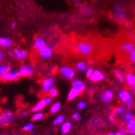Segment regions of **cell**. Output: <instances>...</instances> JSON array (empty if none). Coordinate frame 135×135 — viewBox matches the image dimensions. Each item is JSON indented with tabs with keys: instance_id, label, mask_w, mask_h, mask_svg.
I'll return each instance as SVG.
<instances>
[{
	"instance_id": "42",
	"label": "cell",
	"mask_w": 135,
	"mask_h": 135,
	"mask_svg": "<svg viewBox=\"0 0 135 135\" xmlns=\"http://www.w3.org/2000/svg\"><path fill=\"white\" fill-rule=\"evenodd\" d=\"M11 26H12V29H15L17 27V22H12V24H11Z\"/></svg>"
},
{
	"instance_id": "31",
	"label": "cell",
	"mask_w": 135,
	"mask_h": 135,
	"mask_svg": "<svg viewBox=\"0 0 135 135\" xmlns=\"http://www.w3.org/2000/svg\"><path fill=\"white\" fill-rule=\"evenodd\" d=\"M114 114H117V115H122V114H124V108L122 106L117 107L115 109V111H114Z\"/></svg>"
},
{
	"instance_id": "24",
	"label": "cell",
	"mask_w": 135,
	"mask_h": 135,
	"mask_svg": "<svg viewBox=\"0 0 135 135\" xmlns=\"http://www.w3.org/2000/svg\"><path fill=\"white\" fill-rule=\"evenodd\" d=\"M61 109V103L60 102H55L54 103L51 107H50V112L53 114H56L57 112L59 111V110Z\"/></svg>"
},
{
	"instance_id": "16",
	"label": "cell",
	"mask_w": 135,
	"mask_h": 135,
	"mask_svg": "<svg viewBox=\"0 0 135 135\" xmlns=\"http://www.w3.org/2000/svg\"><path fill=\"white\" fill-rule=\"evenodd\" d=\"M125 82L128 86H133L135 85V74L133 73H129L125 75Z\"/></svg>"
},
{
	"instance_id": "4",
	"label": "cell",
	"mask_w": 135,
	"mask_h": 135,
	"mask_svg": "<svg viewBox=\"0 0 135 135\" xmlns=\"http://www.w3.org/2000/svg\"><path fill=\"white\" fill-rule=\"evenodd\" d=\"M51 101H52V97H44L42 100H40L36 105H34L32 107V111L37 112V111H40V110H43L46 105H48L49 104L51 103Z\"/></svg>"
},
{
	"instance_id": "21",
	"label": "cell",
	"mask_w": 135,
	"mask_h": 135,
	"mask_svg": "<svg viewBox=\"0 0 135 135\" xmlns=\"http://www.w3.org/2000/svg\"><path fill=\"white\" fill-rule=\"evenodd\" d=\"M76 69L80 72H86V69H88V65L85 61H80L76 64Z\"/></svg>"
},
{
	"instance_id": "22",
	"label": "cell",
	"mask_w": 135,
	"mask_h": 135,
	"mask_svg": "<svg viewBox=\"0 0 135 135\" xmlns=\"http://www.w3.org/2000/svg\"><path fill=\"white\" fill-rule=\"evenodd\" d=\"M12 45V41L10 38L8 37H0V45L4 47H10Z\"/></svg>"
},
{
	"instance_id": "28",
	"label": "cell",
	"mask_w": 135,
	"mask_h": 135,
	"mask_svg": "<svg viewBox=\"0 0 135 135\" xmlns=\"http://www.w3.org/2000/svg\"><path fill=\"white\" fill-rule=\"evenodd\" d=\"M48 93L50 94V97H56L58 96V94H59V91H58L56 87L54 86V87H52V88L49 91Z\"/></svg>"
},
{
	"instance_id": "41",
	"label": "cell",
	"mask_w": 135,
	"mask_h": 135,
	"mask_svg": "<svg viewBox=\"0 0 135 135\" xmlns=\"http://www.w3.org/2000/svg\"><path fill=\"white\" fill-rule=\"evenodd\" d=\"M28 111L27 110H25V111H23V112H22V114H21V117H25V116H26V115H27V114H28Z\"/></svg>"
},
{
	"instance_id": "17",
	"label": "cell",
	"mask_w": 135,
	"mask_h": 135,
	"mask_svg": "<svg viewBox=\"0 0 135 135\" xmlns=\"http://www.w3.org/2000/svg\"><path fill=\"white\" fill-rule=\"evenodd\" d=\"M120 49L125 52H131L132 50H135V44L133 42H127L124 43L120 45Z\"/></svg>"
},
{
	"instance_id": "14",
	"label": "cell",
	"mask_w": 135,
	"mask_h": 135,
	"mask_svg": "<svg viewBox=\"0 0 135 135\" xmlns=\"http://www.w3.org/2000/svg\"><path fill=\"white\" fill-rule=\"evenodd\" d=\"M45 45H46V42L45 39L41 36H38L35 39V41H34V48L37 50H40V49H42Z\"/></svg>"
},
{
	"instance_id": "3",
	"label": "cell",
	"mask_w": 135,
	"mask_h": 135,
	"mask_svg": "<svg viewBox=\"0 0 135 135\" xmlns=\"http://www.w3.org/2000/svg\"><path fill=\"white\" fill-rule=\"evenodd\" d=\"M13 119H14V115L10 110H5L0 114V125L9 124L12 122Z\"/></svg>"
},
{
	"instance_id": "5",
	"label": "cell",
	"mask_w": 135,
	"mask_h": 135,
	"mask_svg": "<svg viewBox=\"0 0 135 135\" xmlns=\"http://www.w3.org/2000/svg\"><path fill=\"white\" fill-rule=\"evenodd\" d=\"M118 97L127 105L132 104L133 97H132V94H131V92L129 91H128V90H122V91H120L118 93Z\"/></svg>"
},
{
	"instance_id": "26",
	"label": "cell",
	"mask_w": 135,
	"mask_h": 135,
	"mask_svg": "<svg viewBox=\"0 0 135 135\" xmlns=\"http://www.w3.org/2000/svg\"><path fill=\"white\" fill-rule=\"evenodd\" d=\"M126 128L127 129H135V118H133L129 120H128L126 122Z\"/></svg>"
},
{
	"instance_id": "8",
	"label": "cell",
	"mask_w": 135,
	"mask_h": 135,
	"mask_svg": "<svg viewBox=\"0 0 135 135\" xmlns=\"http://www.w3.org/2000/svg\"><path fill=\"white\" fill-rule=\"evenodd\" d=\"M39 51V55L43 59H50L53 56V50L49 45H45Z\"/></svg>"
},
{
	"instance_id": "43",
	"label": "cell",
	"mask_w": 135,
	"mask_h": 135,
	"mask_svg": "<svg viewBox=\"0 0 135 135\" xmlns=\"http://www.w3.org/2000/svg\"><path fill=\"white\" fill-rule=\"evenodd\" d=\"M2 59H3V52H2L1 49H0V62H1Z\"/></svg>"
},
{
	"instance_id": "37",
	"label": "cell",
	"mask_w": 135,
	"mask_h": 135,
	"mask_svg": "<svg viewBox=\"0 0 135 135\" xmlns=\"http://www.w3.org/2000/svg\"><path fill=\"white\" fill-rule=\"evenodd\" d=\"M126 129L127 128L123 126V125H118L117 126V129L119 131V132H124V133H126Z\"/></svg>"
},
{
	"instance_id": "35",
	"label": "cell",
	"mask_w": 135,
	"mask_h": 135,
	"mask_svg": "<svg viewBox=\"0 0 135 135\" xmlns=\"http://www.w3.org/2000/svg\"><path fill=\"white\" fill-rule=\"evenodd\" d=\"M129 59L132 63L135 64V50L129 52Z\"/></svg>"
},
{
	"instance_id": "2",
	"label": "cell",
	"mask_w": 135,
	"mask_h": 135,
	"mask_svg": "<svg viewBox=\"0 0 135 135\" xmlns=\"http://www.w3.org/2000/svg\"><path fill=\"white\" fill-rule=\"evenodd\" d=\"M113 14L117 21H128V17L126 14L125 8L123 5L116 4L113 8Z\"/></svg>"
},
{
	"instance_id": "38",
	"label": "cell",
	"mask_w": 135,
	"mask_h": 135,
	"mask_svg": "<svg viewBox=\"0 0 135 135\" xmlns=\"http://www.w3.org/2000/svg\"><path fill=\"white\" fill-rule=\"evenodd\" d=\"M126 133L129 134V135H135V129H127Z\"/></svg>"
},
{
	"instance_id": "10",
	"label": "cell",
	"mask_w": 135,
	"mask_h": 135,
	"mask_svg": "<svg viewBox=\"0 0 135 135\" xmlns=\"http://www.w3.org/2000/svg\"><path fill=\"white\" fill-rule=\"evenodd\" d=\"M20 77H25V76H31L34 73V69L33 67L31 65H23L21 69L18 70Z\"/></svg>"
},
{
	"instance_id": "12",
	"label": "cell",
	"mask_w": 135,
	"mask_h": 135,
	"mask_svg": "<svg viewBox=\"0 0 135 135\" xmlns=\"http://www.w3.org/2000/svg\"><path fill=\"white\" fill-rule=\"evenodd\" d=\"M105 78V75L104 73L101 72L100 70H98V69H96L94 71V73H92L91 77L90 78L91 81L93 83H99V82H101V81H103Z\"/></svg>"
},
{
	"instance_id": "1",
	"label": "cell",
	"mask_w": 135,
	"mask_h": 135,
	"mask_svg": "<svg viewBox=\"0 0 135 135\" xmlns=\"http://www.w3.org/2000/svg\"><path fill=\"white\" fill-rule=\"evenodd\" d=\"M76 50L83 56H88L92 53L94 50V45L91 43L79 42L75 45Z\"/></svg>"
},
{
	"instance_id": "44",
	"label": "cell",
	"mask_w": 135,
	"mask_h": 135,
	"mask_svg": "<svg viewBox=\"0 0 135 135\" xmlns=\"http://www.w3.org/2000/svg\"><path fill=\"white\" fill-rule=\"evenodd\" d=\"M131 90L133 93H135V85H133V86H131Z\"/></svg>"
},
{
	"instance_id": "20",
	"label": "cell",
	"mask_w": 135,
	"mask_h": 135,
	"mask_svg": "<svg viewBox=\"0 0 135 135\" xmlns=\"http://www.w3.org/2000/svg\"><path fill=\"white\" fill-rule=\"evenodd\" d=\"M80 91H78V90L76 89H73L71 87V89L69 92V94H68V99H69V100H73L75 99L77 97H78L80 95Z\"/></svg>"
},
{
	"instance_id": "19",
	"label": "cell",
	"mask_w": 135,
	"mask_h": 135,
	"mask_svg": "<svg viewBox=\"0 0 135 135\" xmlns=\"http://www.w3.org/2000/svg\"><path fill=\"white\" fill-rule=\"evenodd\" d=\"M11 68L5 64H0V78H3V77L7 74Z\"/></svg>"
},
{
	"instance_id": "7",
	"label": "cell",
	"mask_w": 135,
	"mask_h": 135,
	"mask_svg": "<svg viewBox=\"0 0 135 135\" xmlns=\"http://www.w3.org/2000/svg\"><path fill=\"white\" fill-rule=\"evenodd\" d=\"M55 81L54 78L52 77L46 78L45 79H44V81L41 83L42 91L45 92H49V91L55 86Z\"/></svg>"
},
{
	"instance_id": "36",
	"label": "cell",
	"mask_w": 135,
	"mask_h": 135,
	"mask_svg": "<svg viewBox=\"0 0 135 135\" xmlns=\"http://www.w3.org/2000/svg\"><path fill=\"white\" fill-rule=\"evenodd\" d=\"M83 13H84V15H86L87 17H91V15L93 14V12L91 11L90 8H84L83 9Z\"/></svg>"
},
{
	"instance_id": "29",
	"label": "cell",
	"mask_w": 135,
	"mask_h": 135,
	"mask_svg": "<svg viewBox=\"0 0 135 135\" xmlns=\"http://www.w3.org/2000/svg\"><path fill=\"white\" fill-rule=\"evenodd\" d=\"M133 114L132 112L129 111V112H127V113H125V114H124L123 119L125 121V122H127L128 120H129V119H133Z\"/></svg>"
},
{
	"instance_id": "32",
	"label": "cell",
	"mask_w": 135,
	"mask_h": 135,
	"mask_svg": "<svg viewBox=\"0 0 135 135\" xmlns=\"http://www.w3.org/2000/svg\"><path fill=\"white\" fill-rule=\"evenodd\" d=\"M77 107H78V109H79V110H84L85 108L86 107V102L84 100H81L78 103Z\"/></svg>"
},
{
	"instance_id": "15",
	"label": "cell",
	"mask_w": 135,
	"mask_h": 135,
	"mask_svg": "<svg viewBox=\"0 0 135 135\" xmlns=\"http://www.w3.org/2000/svg\"><path fill=\"white\" fill-rule=\"evenodd\" d=\"M14 55L17 59H20V60H24L26 59V58L28 57V52L27 51H26L24 50H14Z\"/></svg>"
},
{
	"instance_id": "40",
	"label": "cell",
	"mask_w": 135,
	"mask_h": 135,
	"mask_svg": "<svg viewBox=\"0 0 135 135\" xmlns=\"http://www.w3.org/2000/svg\"><path fill=\"white\" fill-rule=\"evenodd\" d=\"M109 119H110V120L111 121V122H114V121H115V116H114V114H110Z\"/></svg>"
},
{
	"instance_id": "33",
	"label": "cell",
	"mask_w": 135,
	"mask_h": 135,
	"mask_svg": "<svg viewBox=\"0 0 135 135\" xmlns=\"http://www.w3.org/2000/svg\"><path fill=\"white\" fill-rule=\"evenodd\" d=\"M33 128H34V124L32 123H28L23 126L22 129L24 131H31V129H33Z\"/></svg>"
},
{
	"instance_id": "30",
	"label": "cell",
	"mask_w": 135,
	"mask_h": 135,
	"mask_svg": "<svg viewBox=\"0 0 135 135\" xmlns=\"http://www.w3.org/2000/svg\"><path fill=\"white\" fill-rule=\"evenodd\" d=\"M94 71H95V69H93L92 67H88V69H86V71L85 72L86 73V77L87 78H90L92 75V73H94Z\"/></svg>"
},
{
	"instance_id": "18",
	"label": "cell",
	"mask_w": 135,
	"mask_h": 135,
	"mask_svg": "<svg viewBox=\"0 0 135 135\" xmlns=\"http://www.w3.org/2000/svg\"><path fill=\"white\" fill-rule=\"evenodd\" d=\"M72 123L70 122V121H64V122L61 124V133L63 134H67L69 133L72 129Z\"/></svg>"
},
{
	"instance_id": "27",
	"label": "cell",
	"mask_w": 135,
	"mask_h": 135,
	"mask_svg": "<svg viewBox=\"0 0 135 135\" xmlns=\"http://www.w3.org/2000/svg\"><path fill=\"white\" fill-rule=\"evenodd\" d=\"M44 117V114L42 112H40V111H37L36 112L35 114H33V116H32V120L34 121H38L40 119H43Z\"/></svg>"
},
{
	"instance_id": "25",
	"label": "cell",
	"mask_w": 135,
	"mask_h": 135,
	"mask_svg": "<svg viewBox=\"0 0 135 135\" xmlns=\"http://www.w3.org/2000/svg\"><path fill=\"white\" fill-rule=\"evenodd\" d=\"M65 120V117L63 115V114H59V115H57L55 119H54L53 123L55 124H62Z\"/></svg>"
},
{
	"instance_id": "11",
	"label": "cell",
	"mask_w": 135,
	"mask_h": 135,
	"mask_svg": "<svg viewBox=\"0 0 135 135\" xmlns=\"http://www.w3.org/2000/svg\"><path fill=\"white\" fill-rule=\"evenodd\" d=\"M114 97V91L111 89H107L104 91L100 95V98L105 103H110Z\"/></svg>"
},
{
	"instance_id": "9",
	"label": "cell",
	"mask_w": 135,
	"mask_h": 135,
	"mask_svg": "<svg viewBox=\"0 0 135 135\" xmlns=\"http://www.w3.org/2000/svg\"><path fill=\"white\" fill-rule=\"evenodd\" d=\"M72 88L73 89H76L78 91H80L82 93L83 91H84L86 90V83L83 82V80H80V79H76V80H73V83H72Z\"/></svg>"
},
{
	"instance_id": "34",
	"label": "cell",
	"mask_w": 135,
	"mask_h": 135,
	"mask_svg": "<svg viewBox=\"0 0 135 135\" xmlns=\"http://www.w3.org/2000/svg\"><path fill=\"white\" fill-rule=\"evenodd\" d=\"M73 120H75V121H79V120L82 119V115H81L80 113L75 112L73 114Z\"/></svg>"
},
{
	"instance_id": "39",
	"label": "cell",
	"mask_w": 135,
	"mask_h": 135,
	"mask_svg": "<svg viewBox=\"0 0 135 135\" xmlns=\"http://www.w3.org/2000/svg\"><path fill=\"white\" fill-rule=\"evenodd\" d=\"M127 133H124V132H117V133H108L107 135H126Z\"/></svg>"
},
{
	"instance_id": "23",
	"label": "cell",
	"mask_w": 135,
	"mask_h": 135,
	"mask_svg": "<svg viewBox=\"0 0 135 135\" xmlns=\"http://www.w3.org/2000/svg\"><path fill=\"white\" fill-rule=\"evenodd\" d=\"M114 75H115L116 78L119 81V82H121V83L124 82L125 75H124V72L122 70H120V69L114 70Z\"/></svg>"
},
{
	"instance_id": "13",
	"label": "cell",
	"mask_w": 135,
	"mask_h": 135,
	"mask_svg": "<svg viewBox=\"0 0 135 135\" xmlns=\"http://www.w3.org/2000/svg\"><path fill=\"white\" fill-rule=\"evenodd\" d=\"M20 77L19 75V72L18 70L16 69H10L8 73H7L6 75L3 77V80L5 81H13Z\"/></svg>"
},
{
	"instance_id": "6",
	"label": "cell",
	"mask_w": 135,
	"mask_h": 135,
	"mask_svg": "<svg viewBox=\"0 0 135 135\" xmlns=\"http://www.w3.org/2000/svg\"><path fill=\"white\" fill-rule=\"evenodd\" d=\"M60 73L67 79H73L76 75V72L73 68L69 66H64L60 69Z\"/></svg>"
}]
</instances>
